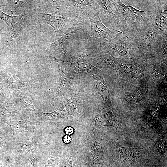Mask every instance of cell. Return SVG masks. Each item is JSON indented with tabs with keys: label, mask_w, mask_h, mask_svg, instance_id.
I'll return each mask as SVG.
<instances>
[{
	"label": "cell",
	"mask_w": 167,
	"mask_h": 167,
	"mask_svg": "<svg viewBox=\"0 0 167 167\" xmlns=\"http://www.w3.org/2000/svg\"><path fill=\"white\" fill-rule=\"evenodd\" d=\"M117 13L121 31L134 37L141 31L153 24L155 20L154 9L143 11L123 4L120 0H113Z\"/></svg>",
	"instance_id": "cell-1"
},
{
	"label": "cell",
	"mask_w": 167,
	"mask_h": 167,
	"mask_svg": "<svg viewBox=\"0 0 167 167\" xmlns=\"http://www.w3.org/2000/svg\"><path fill=\"white\" fill-rule=\"evenodd\" d=\"M85 12L88 15L91 24V31L88 39V41L100 38L105 39L109 42L118 43L124 41L128 37L122 32L110 30L103 24L101 20L96 3L87 9Z\"/></svg>",
	"instance_id": "cell-2"
},
{
	"label": "cell",
	"mask_w": 167,
	"mask_h": 167,
	"mask_svg": "<svg viewBox=\"0 0 167 167\" xmlns=\"http://www.w3.org/2000/svg\"><path fill=\"white\" fill-rule=\"evenodd\" d=\"M98 50L100 53L108 54L113 57L120 56L128 59H137L150 55L146 51L137 47L129 36L124 41L118 43L101 42Z\"/></svg>",
	"instance_id": "cell-3"
},
{
	"label": "cell",
	"mask_w": 167,
	"mask_h": 167,
	"mask_svg": "<svg viewBox=\"0 0 167 167\" xmlns=\"http://www.w3.org/2000/svg\"><path fill=\"white\" fill-rule=\"evenodd\" d=\"M66 9L64 11L46 13L43 15L46 23L54 29L56 39L60 37L70 26H72L77 18L78 15L74 12Z\"/></svg>",
	"instance_id": "cell-4"
},
{
	"label": "cell",
	"mask_w": 167,
	"mask_h": 167,
	"mask_svg": "<svg viewBox=\"0 0 167 167\" xmlns=\"http://www.w3.org/2000/svg\"><path fill=\"white\" fill-rule=\"evenodd\" d=\"M56 59L58 61L66 63L77 72L84 71L93 76L95 75H101L103 73L102 71L92 65L78 53L65 52L61 54Z\"/></svg>",
	"instance_id": "cell-5"
},
{
	"label": "cell",
	"mask_w": 167,
	"mask_h": 167,
	"mask_svg": "<svg viewBox=\"0 0 167 167\" xmlns=\"http://www.w3.org/2000/svg\"><path fill=\"white\" fill-rule=\"evenodd\" d=\"M39 111L42 120L46 122L65 120L69 115L75 116L79 114L76 101L73 97L70 96L66 99L63 105L56 110L49 113Z\"/></svg>",
	"instance_id": "cell-6"
},
{
	"label": "cell",
	"mask_w": 167,
	"mask_h": 167,
	"mask_svg": "<svg viewBox=\"0 0 167 167\" xmlns=\"http://www.w3.org/2000/svg\"><path fill=\"white\" fill-rule=\"evenodd\" d=\"M116 157L122 167H133L140 161L141 146L136 148L123 146L113 140Z\"/></svg>",
	"instance_id": "cell-7"
},
{
	"label": "cell",
	"mask_w": 167,
	"mask_h": 167,
	"mask_svg": "<svg viewBox=\"0 0 167 167\" xmlns=\"http://www.w3.org/2000/svg\"><path fill=\"white\" fill-rule=\"evenodd\" d=\"M100 18L113 31L122 32L117 13L113 0H95Z\"/></svg>",
	"instance_id": "cell-8"
},
{
	"label": "cell",
	"mask_w": 167,
	"mask_h": 167,
	"mask_svg": "<svg viewBox=\"0 0 167 167\" xmlns=\"http://www.w3.org/2000/svg\"><path fill=\"white\" fill-rule=\"evenodd\" d=\"M161 32L154 22L153 24L143 30L134 37H130L137 47L151 54L152 44L156 36Z\"/></svg>",
	"instance_id": "cell-9"
},
{
	"label": "cell",
	"mask_w": 167,
	"mask_h": 167,
	"mask_svg": "<svg viewBox=\"0 0 167 167\" xmlns=\"http://www.w3.org/2000/svg\"><path fill=\"white\" fill-rule=\"evenodd\" d=\"M110 126L117 130L120 129V124L114 114L108 108H104L96 114L91 131L96 128Z\"/></svg>",
	"instance_id": "cell-10"
},
{
	"label": "cell",
	"mask_w": 167,
	"mask_h": 167,
	"mask_svg": "<svg viewBox=\"0 0 167 167\" xmlns=\"http://www.w3.org/2000/svg\"><path fill=\"white\" fill-rule=\"evenodd\" d=\"M103 146L101 141L94 138L90 144L86 159L87 167H100L103 157Z\"/></svg>",
	"instance_id": "cell-11"
},
{
	"label": "cell",
	"mask_w": 167,
	"mask_h": 167,
	"mask_svg": "<svg viewBox=\"0 0 167 167\" xmlns=\"http://www.w3.org/2000/svg\"><path fill=\"white\" fill-rule=\"evenodd\" d=\"M83 15H79L73 25L68 29L63 35L54 42L47 45L46 49L51 51L58 50L61 54L65 52L62 47L64 41L71 37L77 31L80 29L84 25Z\"/></svg>",
	"instance_id": "cell-12"
},
{
	"label": "cell",
	"mask_w": 167,
	"mask_h": 167,
	"mask_svg": "<svg viewBox=\"0 0 167 167\" xmlns=\"http://www.w3.org/2000/svg\"><path fill=\"white\" fill-rule=\"evenodd\" d=\"M167 31L161 32L152 42L151 51L153 55L161 61L167 62Z\"/></svg>",
	"instance_id": "cell-13"
},
{
	"label": "cell",
	"mask_w": 167,
	"mask_h": 167,
	"mask_svg": "<svg viewBox=\"0 0 167 167\" xmlns=\"http://www.w3.org/2000/svg\"><path fill=\"white\" fill-rule=\"evenodd\" d=\"M158 6L154 8L155 23L161 32L167 31V1H156Z\"/></svg>",
	"instance_id": "cell-14"
},
{
	"label": "cell",
	"mask_w": 167,
	"mask_h": 167,
	"mask_svg": "<svg viewBox=\"0 0 167 167\" xmlns=\"http://www.w3.org/2000/svg\"><path fill=\"white\" fill-rule=\"evenodd\" d=\"M95 88L101 96L110 110H113V105L111 101L109 88L102 76L95 75L93 76Z\"/></svg>",
	"instance_id": "cell-15"
},
{
	"label": "cell",
	"mask_w": 167,
	"mask_h": 167,
	"mask_svg": "<svg viewBox=\"0 0 167 167\" xmlns=\"http://www.w3.org/2000/svg\"><path fill=\"white\" fill-rule=\"evenodd\" d=\"M22 15L10 16L0 11V18L5 20L9 27L10 36L15 38L18 34L19 29L24 24Z\"/></svg>",
	"instance_id": "cell-16"
},
{
	"label": "cell",
	"mask_w": 167,
	"mask_h": 167,
	"mask_svg": "<svg viewBox=\"0 0 167 167\" xmlns=\"http://www.w3.org/2000/svg\"><path fill=\"white\" fill-rule=\"evenodd\" d=\"M65 71L63 72V75L61 76V80L59 88L52 100V103L57 101L62 96L70 90L72 89V80L71 76V74L67 71L66 68H65Z\"/></svg>",
	"instance_id": "cell-17"
},
{
	"label": "cell",
	"mask_w": 167,
	"mask_h": 167,
	"mask_svg": "<svg viewBox=\"0 0 167 167\" xmlns=\"http://www.w3.org/2000/svg\"><path fill=\"white\" fill-rule=\"evenodd\" d=\"M65 2L66 6L76 7L85 12L87 9L96 3L95 0H66Z\"/></svg>",
	"instance_id": "cell-18"
},
{
	"label": "cell",
	"mask_w": 167,
	"mask_h": 167,
	"mask_svg": "<svg viewBox=\"0 0 167 167\" xmlns=\"http://www.w3.org/2000/svg\"><path fill=\"white\" fill-rule=\"evenodd\" d=\"M8 124L14 133L16 134L26 130L28 128V126L25 122L17 119L10 121Z\"/></svg>",
	"instance_id": "cell-19"
},
{
	"label": "cell",
	"mask_w": 167,
	"mask_h": 167,
	"mask_svg": "<svg viewBox=\"0 0 167 167\" xmlns=\"http://www.w3.org/2000/svg\"><path fill=\"white\" fill-rule=\"evenodd\" d=\"M13 10L20 14L26 11L28 9L29 4L26 1L8 0Z\"/></svg>",
	"instance_id": "cell-20"
},
{
	"label": "cell",
	"mask_w": 167,
	"mask_h": 167,
	"mask_svg": "<svg viewBox=\"0 0 167 167\" xmlns=\"http://www.w3.org/2000/svg\"><path fill=\"white\" fill-rule=\"evenodd\" d=\"M0 111L2 115L11 113H16L17 112L13 103L10 101L1 105L0 106Z\"/></svg>",
	"instance_id": "cell-21"
},
{
	"label": "cell",
	"mask_w": 167,
	"mask_h": 167,
	"mask_svg": "<svg viewBox=\"0 0 167 167\" xmlns=\"http://www.w3.org/2000/svg\"><path fill=\"white\" fill-rule=\"evenodd\" d=\"M74 158L71 155L66 154L60 164V167H72Z\"/></svg>",
	"instance_id": "cell-22"
},
{
	"label": "cell",
	"mask_w": 167,
	"mask_h": 167,
	"mask_svg": "<svg viewBox=\"0 0 167 167\" xmlns=\"http://www.w3.org/2000/svg\"><path fill=\"white\" fill-rule=\"evenodd\" d=\"M21 100L23 105L29 110L34 112L35 109L30 99L26 96H22L20 97Z\"/></svg>",
	"instance_id": "cell-23"
},
{
	"label": "cell",
	"mask_w": 167,
	"mask_h": 167,
	"mask_svg": "<svg viewBox=\"0 0 167 167\" xmlns=\"http://www.w3.org/2000/svg\"><path fill=\"white\" fill-rule=\"evenodd\" d=\"M45 167H56L54 159L50 156H49Z\"/></svg>",
	"instance_id": "cell-24"
},
{
	"label": "cell",
	"mask_w": 167,
	"mask_h": 167,
	"mask_svg": "<svg viewBox=\"0 0 167 167\" xmlns=\"http://www.w3.org/2000/svg\"><path fill=\"white\" fill-rule=\"evenodd\" d=\"M64 132L67 135H69L74 133V130L72 127L68 126L65 128Z\"/></svg>",
	"instance_id": "cell-25"
},
{
	"label": "cell",
	"mask_w": 167,
	"mask_h": 167,
	"mask_svg": "<svg viewBox=\"0 0 167 167\" xmlns=\"http://www.w3.org/2000/svg\"><path fill=\"white\" fill-rule=\"evenodd\" d=\"M34 161L33 159H31L27 162L26 167H34Z\"/></svg>",
	"instance_id": "cell-26"
},
{
	"label": "cell",
	"mask_w": 167,
	"mask_h": 167,
	"mask_svg": "<svg viewBox=\"0 0 167 167\" xmlns=\"http://www.w3.org/2000/svg\"><path fill=\"white\" fill-rule=\"evenodd\" d=\"M63 142L66 144L69 143L71 141V138L68 135H66L63 138Z\"/></svg>",
	"instance_id": "cell-27"
},
{
	"label": "cell",
	"mask_w": 167,
	"mask_h": 167,
	"mask_svg": "<svg viewBox=\"0 0 167 167\" xmlns=\"http://www.w3.org/2000/svg\"><path fill=\"white\" fill-rule=\"evenodd\" d=\"M30 148V146L28 145H26L24 146L23 145L22 150V152L24 153H26L29 152Z\"/></svg>",
	"instance_id": "cell-28"
},
{
	"label": "cell",
	"mask_w": 167,
	"mask_h": 167,
	"mask_svg": "<svg viewBox=\"0 0 167 167\" xmlns=\"http://www.w3.org/2000/svg\"><path fill=\"white\" fill-rule=\"evenodd\" d=\"M75 167H82L81 162L79 161L78 159L75 160Z\"/></svg>",
	"instance_id": "cell-29"
},
{
	"label": "cell",
	"mask_w": 167,
	"mask_h": 167,
	"mask_svg": "<svg viewBox=\"0 0 167 167\" xmlns=\"http://www.w3.org/2000/svg\"></svg>",
	"instance_id": "cell-30"
}]
</instances>
